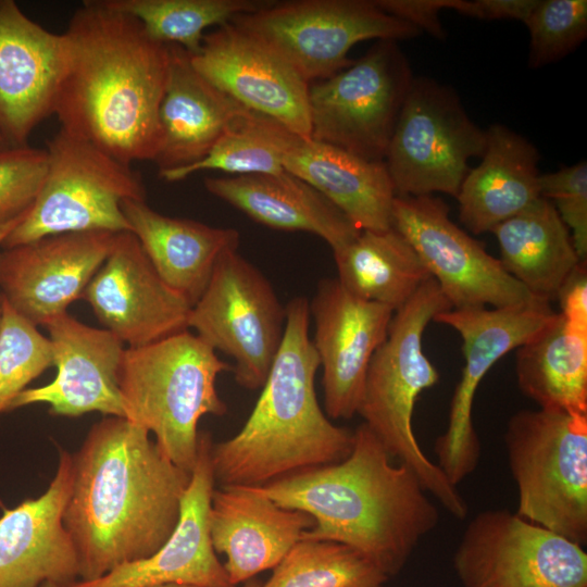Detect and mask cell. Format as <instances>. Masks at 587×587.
Returning <instances> with one entry per match:
<instances>
[{"label": "cell", "instance_id": "6da1fadb", "mask_svg": "<svg viewBox=\"0 0 587 587\" xmlns=\"http://www.w3.org/2000/svg\"><path fill=\"white\" fill-rule=\"evenodd\" d=\"M73 455L63 513L79 578L155 552L173 533L190 475L171 462L150 433L126 417L105 416Z\"/></svg>", "mask_w": 587, "mask_h": 587}, {"label": "cell", "instance_id": "7a4b0ae2", "mask_svg": "<svg viewBox=\"0 0 587 587\" xmlns=\"http://www.w3.org/2000/svg\"><path fill=\"white\" fill-rule=\"evenodd\" d=\"M63 35L66 59L54 108L61 128L126 164L153 162L168 46L103 0L84 1Z\"/></svg>", "mask_w": 587, "mask_h": 587}, {"label": "cell", "instance_id": "3957f363", "mask_svg": "<svg viewBox=\"0 0 587 587\" xmlns=\"http://www.w3.org/2000/svg\"><path fill=\"white\" fill-rule=\"evenodd\" d=\"M251 488L282 508L312 516L314 526L300 539L352 547L389 578L439 521L414 472L395 465L364 423L353 432L352 450L342 461Z\"/></svg>", "mask_w": 587, "mask_h": 587}, {"label": "cell", "instance_id": "277c9868", "mask_svg": "<svg viewBox=\"0 0 587 587\" xmlns=\"http://www.w3.org/2000/svg\"><path fill=\"white\" fill-rule=\"evenodd\" d=\"M285 314L283 340L252 412L235 436L212 444L220 487L263 486L340 462L352 450L353 432L334 425L317 401L320 361L309 336L308 300L291 299Z\"/></svg>", "mask_w": 587, "mask_h": 587}, {"label": "cell", "instance_id": "5b68a950", "mask_svg": "<svg viewBox=\"0 0 587 587\" xmlns=\"http://www.w3.org/2000/svg\"><path fill=\"white\" fill-rule=\"evenodd\" d=\"M449 309L450 303L430 277L394 313L386 339L370 361L357 414L388 454L414 472L425 491L452 516L464 520L466 501L423 452L412 428L419 396L439 379L438 371L423 352V334L437 314Z\"/></svg>", "mask_w": 587, "mask_h": 587}, {"label": "cell", "instance_id": "8992f818", "mask_svg": "<svg viewBox=\"0 0 587 587\" xmlns=\"http://www.w3.org/2000/svg\"><path fill=\"white\" fill-rule=\"evenodd\" d=\"M227 370L215 350L187 329L127 347L117 375L125 417L152 433L164 455L191 474L200 419L227 411L216 389L217 376Z\"/></svg>", "mask_w": 587, "mask_h": 587}, {"label": "cell", "instance_id": "52a82bcc", "mask_svg": "<svg viewBox=\"0 0 587 587\" xmlns=\"http://www.w3.org/2000/svg\"><path fill=\"white\" fill-rule=\"evenodd\" d=\"M521 517L585 547L587 542V414L558 409L519 411L504 434Z\"/></svg>", "mask_w": 587, "mask_h": 587}, {"label": "cell", "instance_id": "ba28073f", "mask_svg": "<svg viewBox=\"0 0 587 587\" xmlns=\"http://www.w3.org/2000/svg\"><path fill=\"white\" fill-rule=\"evenodd\" d=\"M46 151L42 187L2 249L65 233L130 232L122 203L146 200L141 176L130 164L62 128Z\"/></svg>", "mask_w": 587, "mask_h": 587}, {"label": "cell", "instance_id": "9c48e42d", "mask_svg": "<svg viewBox=\"0 0 587 587\" xmlns=\"http://www.w3.org/2000/svg\"><path fill=\"white\" fill-rule=\"evenodd\" d=\"M230 23L267 46L309 84L348 67L354 61L348 53L358 42H398L421 34L383 11L375 0L271 1Z\"/></svg>", "mask_w": 587, "mask_h": 587}, {"label": "cell", "instance_id": "30bf717a", "mask_svg": "<svg viewBox=\"0 0 587 587\" xmlns=\"http://www.w3.org/2000/svg\"><path fill=\"white\" fill-rule=\"evenodd\" d=\"M486 130L458 93L429 77H414L384 162L396 196H458L471 158L482 157Z\"/></svg>", "mask_w": 587, "mask_h": 587}, {"label": "cell", "instance_id": "8fae6325", "mask_svg": "<svg viewBox=\"0 0 587 587\" xmlns=\"http://www.w3.org/2000/svg\"><path fill=\"white\" fill-rule=\"evenodd\" d=\"M413 79L398 42L377 40L345 70L309 85L310 138L384 161Z\"/></svg>", "mask_w": 587, "mask_h": 587}, {"label": "cell", "instance_id": "7c38bea8", "mask_svg": "<svg viewBox=\"0 0 587 587\" xmlns=\"http://www.w3.org/2000/svg\"><path fill=\"white\" fill-rule=\"evenodd\" d=\"M285 320V308L267 278L237 249H229L216 261L187 325L212 349L234 359L236 382L255 390L267 378Z\"/></svg>", "mask_w": 587, "mask_h": 587}, {"label": "cell", "instance_id": "4fadbf2b", "mask_svg": "<svg viewBox=\"0 0 587 587\" xmlns=\"http://www.w3.org/2000/svg\"><path fill=\"white\" fill-rule=\"evenodd\" d=\"M453 569L461 587H587L584 547L507 509L471 520Z\"/></svg>", "mask_w": 587, "mask_h": 587}, {"label": "cell", "instance_id": "5bb4252c", "mask_svg": "<svg viewBox=\"0 0 587 587\" xmlns=\"http://www.w3.org/2000/svg\"><path fill=\"white\" fill-rule=\"evenodd\" d=\"M391 227L414 249L451 309L509 308L541 299L454 224L438 197L396 196Z\"/></svg>", "mask_w": 587, "mask_h": 587}, {"label": "cell", "instance_id": "9a60e30c", "mask_svg": "<svg viewBox=\"0 0 587 587\" xmlns=\"http://www.w3.org/2000/svg\"><path fill=\"white\" fill-rule=\"evenodd\" d=\"M557 312L550 301L536 299L509 308L449 309L434 322L454 328L462 339L464 366L453 392L446 432L435 441L437 465L458 486L480 459V442L472 421L475 392L490 367L521 347L549 323Z\"/></svg>", "mask_w": 587, "mask_h": 587}, {"label": "cell", "instance_id": "2e32d148", "mask_svg": "<svg viewBox=\"0 0 587 587\" xmlns=\"http://www.w3.org/2000/svg\"><path fill=\"white\" fill-rule=\"evenodd\" d=\"M82 299L103 328L130 348L186 330L192 308L161 279L130 232L116 234Z\"/></svg>", "mask_w": 587, "mask_h": 587}, {"label": "cell", "instance_id": "e0dca14e", "mask_svg": "<svg viewBox=\"0 0 587 587\" xmlns=\"http://www.w3.org/2000/svg\"><path fill=\"white\" fill-rule=\"evenodd\" d=\"M193 67L245 109L310 137L309 83L259 39L230 22L204 35Z\"/></svg>", "mask_w": 587, "mask_h": 587}, {"label": "cell", "instance_id": "ac0fdd59", "mask_svg": "<svg viewBox=\"0 0 587 587\" xmlns=\"http://www.w3.org/2000/svg\"><path fill=\"white\" fill-rule=\"evenodd\" d=\"M117 233L80 232L42 237L0 252V292L34 325L47 324L82 299L108 258Z\"/></svg>", "mask_w": 587, "mask_h": 587}, {"label": "cell", "instance_id": "d6986e66", "mask_svg": "<svg viewBox=\"0 0 587 587\" xmlns=\"http://www.w3.org/2000/svg\"><path fill=\"white\" fill-rule=\"evenodd\" d=\"M309 310L323 370L325 414L351 419L358 413L370 361L386 339L395 312L353 296L336 278L319 283Z\"/></svg>", "mask_w": 587, "mask_h": 587}, {"label": "cell", "instance_id": "ffe728a7", "mask_svg": "<svg viewBox=\"0 0 587 587\" xmlns=\"http://www.w3.org/2000/svg\"><path fill=\"white\" fill-rule=\"evenodd\" d=\"M65 59L63 34L30 20L14 0H0V134L12 147L27 146L54 115Z\"/></svg>", "mask_w": 587, "mask_h": 587}, {"label": "cell", "instance_id": "44dd1931", "mask_svg": "<svg viewBox=\"0 0 587 587\" xmlns=\"http://www.w3.org/2000/svg\"><path fill=\"white\" fill-rule=\"evenodd\" d=\"M57 375L49 384L26 388L10 410L35 403L49 405L54 416L77 417L89 412L125 417L118 389L124 344L105 328H96L64 312L47 324Z\"/></svg>", "mask_w": 587, "mask_h": 587}, {"label": "cell", "instance_id": "7402d4cb", "mask_svg": "<svg viewBox=\"0 0 587 587\" xmlns=\"http://www.w3.org/2000/svg\"><path fill=\"white\" fill-rule=\"evenodd\" d=\"M212 437L200 432L198 453L180 502L178 522L167 540L151 555L124 563L89 580L67 587H152L186 584L235 587L213 549L209 512L215 480L211 465Z\"/></svg>", "mask_w": 587, "mask_h": 587}, {"label": "cell", "instance_id": "603a6c76", "mask_svg": "<svg viewBox=\"0 0 587 587\" xmlns=\"http://www.w3.org/2000/svg\"><path fill=\"white\" fill-rule=\"evenodd\" d=\"M72 479L73 455L61 450L46 491L1 514L0 587H67L78 580V555L63 523Z\"/></svg>", "mask_w": 587, "mask_h": 587}, {"label": "cell", "instance_id": "cb8c5ba5", "mask_svg": "<svg viewBox=\"0 0 587 587\" xmlns=\"http://www.w3.org/2000/svg\"><path fill=\"white\" fill-rule=\"evenodd\" d=\"M314 526L305 512L282 508L251 487L214 488L209 512L213 549L224 553L223 564L235 587L273 570Z\"/></svg>", "mask_w": 587, "mask_h": 587}, {"label": "cell", "instance_id": "d4e9b609", "mask_svg": "<svg viewBox=\"0 0 587 587\" xmlns=\"http://www.w3.org/2000/svg\"><path fill=\"white\" fill-rule=\"evenodd\" d=\"M168 46V72L158 112L159 145L153 162L159 172L200 161L246 112L208 82L190 54Z\"/></svg>", "mask_w": 587, "mask_h": 587}, {"label": "cell", "instance_id": "484cf974", "mask_svg": "<svg viewBox=\"0 0 587 587\" xmlns=\"http://www.w3.org/2000/svg\"><path fill=\"white\" fill-rule=\"evenodd\" d=\"M213 196L274 229L307 232L325 240L333 251L355 239L361 230L333 202L301 178L284 171L210 177Z\"/></svg>", "mask_w": 587, "mask_h": 587}, {"label": "cell", "instance_id": "4316f807", "mask_svg": "<svg viewBox=\"0 0 587 587\" xmlns=\"http://www.w3.org/2000/svg\"><path fill=\"white\" fill-rule=\"evenodd\" d=\"M284 168L320 191L360 230L391 228L395 188L384 161L294 134Z\"/></svg>", "mask_w": 587, "mask_h": 587}, {"label": "cell", "instance_id": "83f0119b", "mask_svg": "<svg viewBox=\"0 0 587 587\" xmlns=\"http://www.w3.org/2000/svg\"><path fill=\"white\" fill-rule=\"evenodd\" d=\"M480 158L457 196L460 222L473 234L491 232L541 197L539 152L524 136L494 124Z\"/></svg>", "mask_w": 587, "mask_h": 587}, {"label": "cell", "instance_id": "f1b7e54d", "mask_svg": "<svg viewBox=\"0 0 587 587\" xmlns=\"http://www.w3.org/2000/svg\"><path fill=\"white\" fill-rule=\"evenodd\" d=\"M122 211L161 279L193 305L221 254L237 249L239 233L163 215L146 200H125Z\"/></svg>", "mask_w": 587, "mask_h": 587}, {"label": "cell", "instance_id": "f546056e", "mask_svg": "<svg viewBox=\"0 0 587 587\" xmlns=\"http://www.w3.org/2000/svg\"><path fill=\"white\" fill-rule=\"evenodd\" d=\"M495 234L504 270L535 297L551 301L583 263L569 228L544 198L497 225Z\"/></svg>", "mask_w": 587, "mask_h": 587}, {"label": "cell", "instance_id": "4dcf8cb0", "mask_svg": "<svg viewBox=\"0 0 587 587\" xmlns=\"http://www.w3.org/2000/svg\"><path fill=\"white\" fill-rule=\"evenodd\" d=\"M521 391L541 409L587 414V327L559 312L519 347Z\"/></svg>", "mask_w": 587, "mask_h": 587}, {"label": "cell", "instance_id": "1f68e13d", "mask_svg": "<svg viewBox=\"0 0 587 587\" xmlns=\"http://www.w3.org/2000/svg\"><path fill=\"white\" fill-rule=\"evenodd\" d=\"M333 253L336 279L347 291L394 312L430 278L414 249L392 227L361 230L355 239Z\"/></svg>", "mask_w": 587, "mask_h": 587}, {"label": "cell", "instance_id": "d6a6232c", "mask_svg": "<svg viewBox=\"0 0 587 587\" xmlns=\"http://www.w3.org/2000/svg\"><path fill=\"white\" fill-rule=\"evenodd\" d=\"M295 133L252 111L240 116L200 161L160 171L165 182H179L201 171H222L233 176L276 174L285 171L284 154Z\"/></svg>", "mask_w": 587, "mask_h": 587}, {"label": "cell", "instance_id": "836d02e7", "mask_svg": "<svg viewBox=\"0 0 587 587\" xmlns=\"http://www.w3.org/2000/svg\"><path fill=\"white\" fill-rule=\"evenodd\" d=\"M110 8L140 22L147 34L189 54L199 52L204 30L233 17L258 11L271 1L250 0H103Z\"/></svg>", "mask_w": 587, "mask_h": 587}, {"label": "cell", "instance_id": "e575fe53", "mask_svg": "<svg viewBox=\"0 0 587 587\" xmlns=\"http://www.w3.org/2000/svg\"><path fill=\"white\" fill-rule=\"evenodd\" d=\"M388 579L370 558L352 547L300 539L260 587H384Z\"/></svg>", "mask_w": 587, "mask_h": 587}, {"label": "cell", "instance_id": "d590c367", "mask_svg": "<svg viewBox=\"0 0 587 587\" xmlns=\"http://www.w3.org/2000/svg\"><path fill=\"white\" fill-rule=\"evenodd\" d=\"M53 365V348L37 326L14 311L3 299L0 329V414L15 397Z\"/></svg>", "mask_w": 587, "mask_h": 587}, {"label": "cell", "instance_id": "8d00e7d4", "mask_svg": "<svg viewBox=\"0 0 587 587\" xmlns=\"http://www.w3.org/2000/svg\"><path fill=\"white\" fill-rule=\"evenodd\" d=\"M529 33L528 66L558 62L587 37L586 0H539L524 23Z\"/></svg>", "mask_w": 587, "mask_h": 587}, {"label": "cell", "instance_id": "74e56055", "mask_svg": "<svg viewBox=\"0 0 587 587\" xmlns=\"http://www.w3.org/2000/svg\"><path fill=\"white\" fill-rule=\"evenodd\" d=\"M46 149L27 146L0 151V226L26 214L46 178Z\"/></svg>", "mask_w": 587, "mask_h": 587}, {"label": "cell", "instance_id": "f35d334b", "mask_svg": "<svg viewBox=\"0 0 587 587\" xmlns=\"http://www.w3.org/2000/svg\"><path fill=\"white\" fill-rule=\"evenodd\" d=\"M541 197L548 199L570 230L582 262L587 259V162L585 160L539 176Z\"/></svg>", "mask_w": 587, "mask_h": 587}, {"label": "cell", "instance_id": "ab89813d", "mask_svg": "<svg viewBox=\"0 0 587 587\" xmlns=\"http://www.w3.org/2000/svg\"><path fill=\"white\" fill-rule=\"evenodd\" d=\"M375 3L388 14L410 23L421 33L426 32L442 40L446 34L439 12L445 9L452 10L454 0H375Z\"/></svg>", "mask_w": 587, "mask_h": 587}, {"label": "cell", "instance_id": "60d3db41", "mask_svg": "<svg viewBox=\"0 0 587 587\" xmlns=\"http://www.w3.org/2000/svg\"><path fill=\"white\" fill-rule=\"evenodd\" d=\"M539 0H454L452 10L470 17L526 22Z\"/></svg>", "mask_w": 587, "mask_h": 587}, {"label": "cell", "instance_id": "b9f144b4", "mask_svg": "<svg viewBox=\"0 0 587 587\" xmlns=\"http://www.w3.org/2000/svg\"><path fill=\"white\" fill-rule=\"evenodd\" d=\"M561 312L569 322L587 327V271L580 263L558 291Z\"/></svg>", "mask_w": 587, "mask_h": 587}, {"label": "cell", "instance_id": "7bdbcfd3", "mask_svg": "<svg viewBox=\"0 0 587 587\" xmlns=\"http://www.w3.org/2000/svg\"><path fill=\"white\" fill-rule=\"evenodd\" d=\"M25 215L26 214L0 226V247L2 246L8 235L17 226V224L25 217Z\"/></svg>", "mask_w": 587, "mask_h": 587}, {"label": "cell", "instance_id": "ee69618b", "mask_svg": "<svg viewBox=\"0 0 587 587\" xmlns=\"http://www.w3.org/2000/svg\"><path fill=\"white\" fill-rule=\"evenodd\" d=\"M261 586V583L259 579H257L255 577L247 580L246 583H243V586L242 587H260Z\"/></svg>", "mask_w": 587, "mask_h": 587}, {"label": "cell", "instance_id": "f6af8a7d", "mask_svg": "<svg viewBox=\"0 0 587 587\" xmlns=\"http://www.w3.org/2000/svg\"><path fill=\"white\" fill-rule=\"evenodd\" d=\"M152 587H198V586L172 583V584L157 585V586H152Z\"/></svg>", "mask_w": 587, "mask_h": 587}, {"label": "cell", "instance_id": "bcb514c9", "mask_svg": "<svg viewBox=\"0 0 587 587\" xmlns=\"http://www.w3.org/2000/svg\"><path fill=\"white\" fill-rule=\"evenodd\" d=\"M12 146L7 141V139L0 134V151L11 148Z\"/></svg>", "mask_w": 587, "mask_h": 587}, {"label": "cell", "instance_id": "7dc6e473", "mask_svg": "<svg viewBox=\"0 0 587 587\" xmlns=\"http://www.w3.org/2000/svg\"><path fill=\"white\" fill-rule=\"evenodd\" d=\"M2 313H3V298L0 292V329H1V324H2Z\"/></svg>", "mask_w": 587, "mask_h": 587}, {"label": "cell", "instance_id": "c3c4849f", "mask_svg": "<svg viewBox=\"0 0 587 587\" xmlns=\"http://www.w3.org/2000/svg\"><path fill=\"white\" fill-rule=\"evenodd\" d=\"M40 587H61V586H59V585H57L54 583H45Z\"/></svg>", "mask_w": 587, "mask_h": 587}]
</instances>
